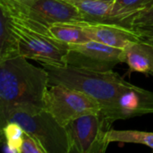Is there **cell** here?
I'll list each match as a JSON object with an SVG mask.
<instances>
[{"label":"cell","instance_id":"cell-1","mask_svg":"<svg viewBox=\"0 0 153 153\" xmlns=\"http://www.w3.org/2000/svg\"><path fill=\"white\" fill-rule=\"evenodd\" d=\"M48 71L15 53L0 58V120L13 109L44 108Z\"/></svg>","mask_w":153,"mask_h":153},{"label":"cell","instance_id":"cell-2","mask_svg":"<svg viewBox=\"0 0 153 153\" xmlns=\"http://www.w3.org/2000/svg\"><path fill=\"white\" fill-rule=\"evenodd\" d=\"M41 65L48 73L49 85L58 84L82 91L98 100L101 108L133 85L114 71L94 72L69 65Z\"/></svg>","mask_w":153,"mask_h":153},{"label":"cell","instance_id":"cell-3","mask_svg":"<svg viewBox=\"0 0 153 153\" xmlns=\"http://www.w3.org/2000/svg\"><path fill=\"white\" fill-rule=\"evenodd\" d=\"M17 123L33 136L46 153H69L70 144L65 126L46 109H13L0 120L1 127L6 123Z\"/></svg>","mask_w":153,"mask_h":153},{"label":"cell","instance_id":"cell-4","mask_svg":"<svg viewBox=\"0 0 153 153\" xmlns=\"http://www.w3.org/2000/svg\"><path fill=\"white\" fill-rule=\"evenodd\" d=\"M5 13L9 17L20 55L40 64L65 65L64 58L69 45L56 40L50 34L30 26L6 12Z\"/></svg>","mask_w":153,"mask_h":153},{"label":"cell","instance_id":"cell-5","mask_svg":"<svg viewBox=\"0 0 153 153\" xmlns=\"http://www.w3.org/2000/svg\"><path fill=\"white\" fill-rule=\"evenodd\" d=\"M44 109L63 126L89 114H97L101 105L91 96L63 85H49L44 98Z\"/></svg>","mask_w":153,"mask_h":153},{"label":"cell","instance_id":"cell-6","mask_svg":"<svg viewBox=\"0 0 153 153\" xmlns=\"http://www.w3.org/2000/svg\"><path fill=\"white\" fill-rule=\"evenodd\" d=\"M0 5L16 11L48 28L55 23L87 22L80 11L65 0H38L30 4L16 0H0Z\"/></svg>","mask_w":153,"mask_h":153},{"label":"cell","instance_id":"cell-7","mask_svg":"<svg viewBox=\"0 0 153 153\" xmlns=\"http://www.w3.org/2000/svg\"><path fill=\"white\" fill-rule=\"evenodd\" d=\"M109 126L100 112L72 121L65 126L70 144L69 153L105 152L109 144L106 140Z\"/></svg>","mask_w":153,"mask_h":153},{"label":"cell","instance_id":"cell-8","mask_svg":"<svg viewBox=\"0 0 153 153\" xmlns=\"http://www.w3.org/2000/svg\"><path fill=\"white\" fill-rule=\"evenodd\" d=\"M123 48L110 47L95 40L71 44L65 56V65L94 72H109L123 63Z\"/></svg>","mask_w":153,"mask_h":153},{"label":"cell","instance_id":"cell-9","mask_svg":"<svg viewBox=\"0 0 153 153\" xmlns=\"http://www.w3.org/2000/svg\"><path fill=\"white\" fill-rule=\"evenodd\" d=\"M100 113L110 126L117 120H126L153 113V92L132 85L121 91Z\"/></svg>","mask_w":153,"mask_h":153},{"label":"cell","instance_id":"cell-10","mask_svg":"<svg viewBox=\"0 0 153 153\" xmlns=\"http://www.w3.org/2000/svg\"><path fill=\"white\" fill-rule=\"evenodd\" d=\"M74 4L84 20L91 23L113 24L134 30V20L141 12L126 8L119 4L101 0H65Z\"/></svg>","mask_w":153,"mask_h":153},{"label":"cell","instance_id":"cell-11","mask_svg":"<svg viewBox=\"0 0 153 153\" xmlns=\"http://www.w3.org/2000/svg\"><path fill=\"white\" fill-rule=\"evenodd\" d=\"M78 25H81L91 40L117 48H124L128 42L143 39L135 30L117 25L91 22Z\"/></svg>","mask_w":153,"mask_h":153},{"label":"cell","instance_id":"cell-12","mask_svg":"<svg viewBox=\"0 0 153 153\" xmlns=\"http://www.w3.org/2000/svg\"><path fill=\"white\" fill-rule=\"evenodd\" d=\"M122 61L129 66V73L151 74L153 72V45L143 39L128 42L123 48Z\"/></svg>","mask_w":153,"mask_h":153},{"label":"cell","instance_id":"cell-13","mask_svg":"<svg viewBox=\"0 0 153 153\" xmlns=\"http://www.w3.org/2000/svg\"><path fill=\"white\" fill-rule=\"evenodd\" d=\"M48 30L54 39L67 45L85 43L91 40L81 25L74 23H55L48 27Z\"/></svg>","mask_w":153,"mask_h":153},{"label":"cell","instance_id":"cell-14","mask_svg":"<svg viewBox=\"0 0 153 153\" xmlns=\"http://www.w3.org/2000/svg\"><path fill=\"white\" fill-rule=\"evenodd\" d=\"M106 140L108 143H137L145 145L153 151V133L136 130H108Z\"/></svg>","mask_w":153,"mask_h":153},{"label":"cell","instance_id":"cell-15","mask_svg":"<svg viewBox=\"0 0 153 153\" xmlns=\"http://www.w3.org/2000/svg\"><path fill=\"white\" fill-rule=\"evenodd\" d=\"M1 10V9H0ZM19 53L18 43L11 28L10 20L4 11L0 16V58Z\"/></svg>","mask_w":153,"mask_h":153},{"label":"cell","instance_id":"cell-16","mask_svg":"<svg viewBox=\"0 0 153 153\" xmlns=\"http://www.w3.org/2000/svg\"><path fill=\"white\" fill-rule=\"evenodd\" d=\"M2 129V134L5 139V143L9 152L19 153V148L22 142L24 130L17 123L8 122Z\"/></svg>","mask_w":153,"mask_h":153},{"label":"cell","instance_id":"cell-17","mask_svg":"<svg viewBox=\"0 0 153 153\" xmlns=\"http://www.w3.org/2000/svg\"><path fill=\"white\" fill-rule=\"evenodd\" d=\"M19 153H46L40 143L30 134L24 131L22 142L19 148Z\"/></svg>","mask_w":153,"mask_h":153},{"label":"cell","instance_id":"cell-18","mask_svg":"<svg viewBox=\"0 0 153 153\" xmlns=\"http://www.w3.org/2000/svg\"><path fill=\"white\" fill-rule=\"evenodd\" d=\"M134 29L140 27H153V4L143 9L134 20Z\"/></svg>","mask_w":153,"mask_h":153},{"label":"cell","instance_id":"cell-19","mask_svg":"<svg viewBox=\"0 0 153 153\" xmlns=\"http://www.w3.org/2000/svg\"><path fill=\"white\" fill-rule=\"evenodd\" d=\"M116 2L126 8L140 11L153 4V0H116Z\"/></svg>","mask_w":153,"mask_h":153},{"label":"cell","instance_id":"cell-20","mask_svg":"<svg viewBox=\"0 0 153 153\" xmlns=\"http://www.w3.org/2000/svg\"><path fill=\"white\" fill-rule=\"evenodd\" d=\"M139 35L144 39H153V27H140L134 29Z\"/></svg>","mask_w":153,"mask_h":153},{"label":"cell","instance_id":"cell-21","mask_svg":"<svg viewBox=\"0 0 153 153\" xmlns=\"http://www.w3.org/2000/svg\"><path fill=\"white\" fill-rule=\"evenodd\" d=\"M16 1H18L20 3H22V4H30L38 1V0H16Z\"/></svg>","mask_w":153,"mask_h":153},{"label":"cell","instance_id":"cell-22","mask_svg":"<svg viewBox=\"0 0 153 153\" xmlns=\"http://www.w3.org/2000/svg\"><path fill=\"white\" fill-rule=\"evenodd\" d=\"M145 40H147L148 42H150L151 44H152L153 45V39H144Z\"/></svg>","mask_w":153,"mask_h":153},{"label":"cell","instance_id":"cell-23","mask_svg":"<svg viewBox=\"0 0 153 153\" xmlns=\"http://www.w3.org/2000/svg\"><path fill=\"white\" fill-rule=\"evenodd\" d=\"M101 1H110V2H115L116 0H101Z\"/></svg>","mask_w":153,"mask_h":153},{"label":"cell","instance_id":"cell-24","mask_svg":"<svg viewBox=\"0 0 153 153\" xmlns=\"http://www.w3.org/2000/svg\"><path fill=\"white\" fill-rule=\"evenodd\" d=\"M151 75H152V76H153V72H152V74H151Z\"/></svg>","mask_w":153,"mask_h":153}]
</instances>
